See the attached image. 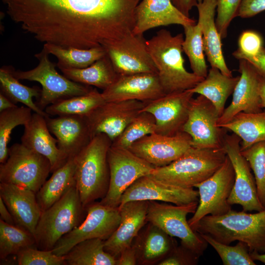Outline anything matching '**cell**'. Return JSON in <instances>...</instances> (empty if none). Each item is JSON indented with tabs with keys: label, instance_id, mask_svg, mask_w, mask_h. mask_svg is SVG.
<instances>
[{
	"label": "cell",
	"instance_id": "1",
	"mask_svg": "<svg viewBox=\"0 0 265 265\" xmlns=\"http://www.w3.org/2000/svg\"><path fill=\"white\" fill-rule=\"evenodd\" d=\"M141 0H2L10 18L44 44L104 47L132 32Z\"/></svg>",
	"mask_w": 265,
	"mask_h": 265
},
{
	"label": "cell",
	"instance_id": "2",
	"mask_svg": "<svg viewBox=\"0 0 265 265\" xmlns=\"http://www.w3.org/2000/svg\"><path fill=\"white\" fill-rule=\"evenodd\" d=\"M231 210L220 215H208L195 226L193 230L229 244L240 241L250 252L265 253V209L254 213Z\"/></svg>",
	"mask_w": 265,
	"mask_h": 265
},
{
	"label": "cell",
	"instance_id": "3",
	"mask_svg": "<svg viewBox=\"0 0 265 265\" xmlns=\"http://www.w3.org/2000/svg\"><path fill=\"white\" fill-rule=\"evenodd\" d=\"M184 39L182 33L174 36L162 29L146 40L148 51L165 94L192 89L204 79L185 68L182 55Z\"/></svg>",
	"mask_w": 265,
	"mask_h": 265
},
{
	"label": "cell",
	"instance_id": "4",
	"mask_svg": "<svg viewBox=\"0 0 265 265\" xmlns=\"http://www.w3.org/2000/svg\"><path fill=\"white\" fill-rule=\"evenodd\" d=\"M111 144L106 134H98L76 156V186L84 209L103 199L107 192L110 178L107 153Z\"/></svg>",
	"mask_w": 265,
	"mask_h": 265
},
{
	"label": "cell",
	"instance_id": "5",
	"mask_svg": "<svg viewBox=\"0 0 265 265\" xmlns=\"http://www.w3.org/2000/svg\"><path fill=\"white\" fill-rule=\"evenodd\" d=\"M226 153L223 148H189L180 158L167 165L155 167L150 175L166 183L186 188L212 176L223 163Z\"/></svg>",
	"mask_w": 265,
	"mask_h": 265
},
{
	"label": "cell",
	"instance_id": "6",
	"mask_svg": "<svg viewBox=\"0 0 265 265\" xmlns=\"http://www.w3.org/2000/svg\"><path fill=\"white\" fill-rule=\"evenodd\" d=\"M84 210L78 190L74 186L42 212L34 235L36 247L52 250L62 237L81 223Z\"/></svg>",
	"mask_w": 265,
	"mask_h": 265
},
{
	"label": "cell",
	"instance_id": "7",
	"mask_svg": "<svg viewBox=\"0 0 265 265\" xmlns=\"http://www.w3.org/2000/svg\"><path fill=\"white\" fill-rule=\"evenodd\" d=\"M44 49L34 55L39 60L38 65L32 69L15 71L14 76L19 80L38 82L42 86L40 96L35 102L42 110L53 104L76 96L85 94L93 88L91 86L75 82L59 74L55 64L48 57Z\"/></svg>",
	"mask_w": 265,
	"mask_h": 265
},
{
	"label": "cell",
	"instance_id": "8",
	"mask_svg": "<svg viewBox=\"0 0 265 265\" xmlns=\"http://www.w3.org/2000/svg\"><path fill=\"white\" fill-rule=\"evenodd\" d=\"M51 168L46 157L22 143H14L8 149L6 160L0 164V182L28 188L36 193L46 181Z\"/></svg>",
	"mask_w": 265,
	"mask_h": 265
},
{
	"label": "cell",
	"instance_id": "9",
	"mask_svg": "<svg viewBox=\"0 0 265 265\" xmlns=\"http://www.w3.org/2000/svg\"><path fill=\"white\" fill-rule=\"evenodd\" d=\"M198 205V202L176 205L149 201L147 221L170 236L179 238L181 245L200 257L208 243L190 227L186 219L188 214L195 212Z\"/></svg>",
	"mask_w": 265,
	"mask_h": 265
},
{
	"label": "cell",
	"instance_id": "10",
	"mask_svg": "<svg viewBox=\"0 0 265 265\" xmlns=\"http://www.w3.org/2000/svg\"><path fill=\"white\" fill-rule=\"evenodd\" d=\"M110 178L107 192L100 202L118 207L126 189L139 178L149 175L155 168L127 148L110 146L107 153Z\"/></svg>",
	"mask_w": 265,
	"mask_h": 265
},
{
	"label": "cell",
	"instance_id": "11",
	"mask_svg": "<svg viewBox=\"0 0 265 265\" xmlns=\"http://www.w3.org/2000/svg\"><path fill=\"white\" fill-rule=\"evenodd\" d=\"M85 208V219L62 237L52 250L55 255L64 256L75 245L86 239L99 238L105 241L118 228L121 218L118 207L94 202Z\"/></svg>",
	"mask_w": 265,
	"mask_h": 265
},
{
	"label": "cell",
	"instance_id": "12",
	"mask_svg": "<svg viewBox=\"0 0 265 265\" xmlns=\"http://www.w3.org/2000/svg\"><path fill=\"white\" fill-rule=\"evenodd\" d=\"M235 178L233 166L226 156L222 165L212 176L195 186L198 189V205L193 215L188 220L192 229L204 216L220 215L232 210L228 199Z\"/></svg>",
	"mask_w": 265,
	"mask_h": 265
},
{
	"label": "cell",
	"instance_id": "13",
	"mask_svg": "<svg viewBox=\"0 0 265 265\" xmlns=\"http://www.w3.org/2000/svg\"><path fill=\"white\" fill-rule=\"evenodd\" d=\"M240 138L236 134H226L223 148L229 158L235 171V182L228 198L231 206L239 205L245 212H261L265 209L257 194L255 177L249 163L240 151Z\"/></svg>",
	"mask_w": 265,
	"mask_h": 265
},
{
	"label": "cell",
	"instance_id": "14",
	"mask_svg": "<svg viewBox=\"0 0 265 265\" xmlns=\"http://www.w3.org/2000/svg\"><path fill=\"white\" fill-rule=\"evenodd\" d=\"M220 116L212 103L200 95L191 100L183 132L188 134L192 146L199 148H220L226 130L217 126Z\"/></svg>",
	"mask_w": 265,
	"mask_h": 265
},
{
	"label": "cell",
	"instance_id": "15",
	"mask_svg": "<svg viewBox=\"0 0 265 265\" xmlns=\"http://www.w3.org/2000/svg\"><path fill=\"white\" fill-rule=\"evenodd\" d=\"M119 76L157 73L143 34L132 32L103 47Z\"/></svg>",
	"mask_w": 265,
	"mask_h": 265
},
{
	"label": "cell",
	"instance_id": "16",
	"mask_svg": "<svg viewBox=\"0 0 265 265\" xmlns=\"http://www.w3.org/2000/svg\"><path fill=\"white\" fill-rule=\"evenodd\" d=\"M194 93L189 90L165 94L144 103L141 111L151 113L156 122V133L167 136L183 132Z\"/></svg>",
	"mask_w": 265,
	"mask_h": 265
},
{
	"label": "cell",
	"instance_id": "17",
	"mask_svg": "<svg viewBox=\"0 0 265 265\" xmlns=\"http://www.w3.org/2000/svg\"><path fill=\"white\" fill-rule=\"evenodd\" d=\"M191 146V138L184 132L172 136L154 132L136 141L129 149L155 167H160L180 158Z\"/></svg>",
	"mask_w": 265,
	"mask_h": 265
},
{
	"label": "cell",
	"instance_id": "18",
	"mask_svg": "<svg viewBox=\"0 0 265 265\" xmlns=\"http://www.w3.org/2000/svg\"><path fill=\"white\" fill-rule=\"evenodd\" d=\"M144 106L137 100L106 102L85 116L92 137L104 133L112 142Z\"/></svg>",
	"mask_w": 265,
	"mask_h": 265
},
{
	"label": "cell",
	"instance_id": "19",
	"mask_svg": "<svg viewBox=\"0 0 265 265\" xmlns=\"http://www.w3.org/2000/svg\"><path fill=\"white\" fill-rule=\"evenodd\" d=\"M132 201H160L182 205L198 202L199 193L193 187L172 185L149 174L139 178L126 189L119 206Z\"/></svg>",
	"mask_w": 265,
	"mask_h": 265
},
{
	"label": "cell",
	"instance_id": "20",
	"mask_svg": "<svg viewBox=\"0 0 265 265\" xmlns=\"http://www.w3.org/2000/svg\"><path fill=\"white\" fill-rule=\"evenodd\" d=\"M239 79L233 93L230 105L219 117L217 126L230 122L238 113H257L263 110L259 92L260 73L247 60L239 59Z\"/></svg>",
	"mask_w": 265,
	"mask_h": 265
},
{
	"label": "cell",
	"instance_id": "21",
	"mask_svg": "<svg viewBox=\"0 0 265 265\" xmlns=\"http://www.w3.org/2000/svg\"><path fill=\"white\" fill-rule=\"evenodd\" d=\"M102 94L106 102L137 100L144 103L165 94L157 73L119 75Z\"/></svg>",
	"mask_w": 265,
	"mask_h": 265
},
{
	"label": "cell",
	"instance_id": "22",
	"mask_svg": "<svg viewBox=\"0 0 265 265\" xmlns=\"http://www.w3.org/2000/svg\"><path fill=\"white\" fill-rule=\"evenodd\" d=\"M149 201H132L118 207L120 224L111 236L104 242L106 251L116 259L121 252L132 244L142 228L147 222Z\"/></svg>",
	"mask_w": 265,
	"mask_h": 265
},
{
	"label": "cell",
	"instance_id": "23",
	"mask_svg": "<svg viewBox=\"0 0 265 265\" xmlns=\"http://www.w3.org/2000/svg\"><path fill=\"white\" fill-rule=\"evenodd\" d=\"M46 120L50 132L58 140L59 149L68 159L76 156L92 138L85 116H48Z\"/></svg>",
	"mask_w": 265,
	"mask_h": 265
},
{
	"label": "cell",
	"instance_id": "24",
	"mask_svg": "<svg viewBox=\"0 0 265 265\" xmlns=\"http://www.w3.org/2000/svg\"><path fill=\"white\" fill-rule=\"evenodd\" d=\"M135 23L132 32L143 34L155 27L170 25L183 26L196 24V21L179 11L171 0H141L135 10Z\"/></svg>",
	"mask_w": 265,
	"mask_h": 265
},
{
	"label": "cell",
	"instance_id": "25",
	"mask_svg": "<svg viewBox=\"0 0 265 265\" xmlns=\"http://www.w3.org/2000/svg\"><path fill=\"white\" fill-rule=\"evenodd\" d=\"M0 197L12 214L16 225L34 235L42 213L36 193L19 186L0 183Z\"/></svg>",
	"mask_w": 265,
	"mask_h": 265
},
{
	"label": "cell",
	"instance_id": "26",
	"mask_svg": "<svg viewBox=\"0 0 265 265\" xmlns=\"http://www.w3.org/2000/svg\"><path fill=\"white\" fill-rule=\"evenodd\" d=\"M197 23L202 32L204 52L211 67L218 69L223 74L232 77L223 55L221 38L215 24L217 0H197Z\"/></svg>",
	"mask_w": 265,
	"mask_h": 265
},
{
	"label": "cell",
	"instance_id": "27",
	"mask_svg": "<svg viewBox=\"0 0 265 265\" xmlns=\"http://www.w3.org/2000/svg\"><path fill=\"white\" fill-rule=\"evenodd\" d=\"M21 143L45 157L50 161L51 172L63 165L68 158L57 146L58 140L53 137L47 126L46 117L34 112L24 126Z\"/></svg>",
	"mask_w": 265,
	"mask_h": 265
},
{
	"label": "cell",
	"instance_id": "28",
	"mask_svg": "<svg viewBox=\"0 0 265 265\" xmlns=\"http://www.w3.org/2000/svg\"><path fill=\"white\" fill-rule=\"evenodd\" d=\"M133 241L137 264L143 265H158L177 246L173 237L150 222Z\"/></svg>",
	"mask_w": 265,
	"mask_h": 265
},
{
	"label": "cell",
	"instance_id": "29",
	"mask_svg": "<svg viewBox=\"0 0 265 265\" xmlns=\"http://www.w3.org/2000/svg\"><path fill=\"white\" fill-rule=\"evenodd\" d=\"M76 156L70 157L61 167L53 172L36 193L42 212L59 200L71 187L76 186Z\"/></svg>",
	"mask_w": 265,
	"mask_h": 265
},
{
	"label": "cell",
	"instance_id": "30",
	"mask_svg": "<svg viewBox=\"0 0 265 265\" xmlns=\"http://www.w3.org/2000/svg\"><path fill=\"white\" fill-rule=\"evenodd\" d=\"M239 76H227L217 68L209 69L207 76L194 87L189 89L210 100L220 116L225 109L227 99L233 93Z\"/></svg>",
	"mask_w": 265,
	"mask_h": 265
},
{
	"label": "cell",
	"instance_id": "31",
	"mask_svg": "<svg viewBox=\"0 0 265 265\" xmlns=\"http://www.w3.org/2000/svg\"><path fill=\"white\" fill-rule=\"evenodd\" d=\"M60 70L64 76L75 82L94 86L103 91L110 86L119 76L106 54L86 68Z\"/></svg>",
	"mask_w": 265,
	"mask_h": 265
},
{
	"label": "cell",
	"instance_id": "32",
	"mask_svg": "<svg viewBox=\"0 0 265 265\" xmlns=\"http://www.w3.org/2000/svg\"><path fill=\"white\" fill-rule=\"evenodd\" d=\"M220 127L232 131L240 138V151H243L255 143L265 141V110L257 113L240 112Z\"/></svg>",
	"mask_w": 265,
	"mask_h": 265
},
{
	"label": "cell",
	"instance_id": "33",
	"mask_svg": "<svg viewBox=\"0 0 265 265\" xmlns=\"http://www.w3.org/2000/svg\"><path fill=\"white\" fill-rule=\"evenodd\" d=\"M105 240L93 238L75 245L64 255L68 265H116V258L105 251Z\"/></svg>",
	"mask_w": 265,
	"mask_h": 265
},
{
	"label": "cell",
	"instance_id": "34",
	"mask_svg": "<svg viewBox=\"0 0 265 265\" xmlns=\"http://www.w3.org/2000/svg\"><path fill=\"white\" fill-rule=\"evenodd\" d=\"M0 92L16 105L21 103L30 108L34 112L45 117L50 116L45 110L41 109L33 101L38 100L41 89L38 87H28L21 83L13 74V68L3 66L0 69Z\"/></svg>",
	"mask_w": 265,
	"mask_h": 265
},
{
	"label": "cell",
	"instance_id": "35",
	"mask_svg": "<svg viewBox=\"0 0 265 265\" xmlns=\"http://www.w3.org/2000/svg\"><path fill=\"white\" fill-rule=\"evenodd\" d=\"M105 102L102 93L93 88L85 94L74 96L49 105L45 111L49 116H86Z\"/></svg>",
	"mask_w": 265,
	"mask_h": 265
},
{
	"label": "cell",
	"instance_id": "36",
	"mask_svg": "<svg viewBox=\"0 0 265 265\" xmlns=\"http://www.w3.org/2000/svg\"><path fill=\"white\" fill-rule=\"evenodd\" d=\"M43 49L49 54L53 55L57 58L58 62L56 65L59 69L86 68L106 54L103 47L80 49L74 48H65L53 45L44 44Z\"/></svg>",
	"mask_w": 265,
	"mask_h": 265
},
{
	"label": "cell",
	"instance_id": "37",
	"mask_svg": "<svg viewBox=\"0 0 265 265\" xmlns=\"http://www.w3.org/2000/svg\"><path fill=\"white\" fill-rule=\"evenodd\" d=\"M36 247L34 235L16 225L7 223L0 219V258L4 260L16 255L22 250Z\"/></svg>",
	"mask_w": 265,
	"mask_h": 265
},
{
	"label": "cell",
	"instance_id": "38",
	"mask_svg": "<svg viewBox=\"0 0 265 265\" xmlns=\"http://www.w3.org/2000/svg\"><path fill=\"white\" fill-rule=\"evenodd\" d=\"M183 27L185 37L182 44L183 51L188 58L192 73L199 77L205 78L208 72L205 58L201 29L197 23Z\"/></svg>",
	"mask_w": 265,
	"mask_h": 265
},
{
	"label": "cell",
	"instance_id": "39",
	"mask_svg": "<svg viewBox=\"0 0 265 265\" xmlns=\"http://www.w3.org/2000/svg\"><path fill=\"white\" fill-rule=\"evenodd\" d=\"M32 110L24 106H16L0 112V163L8 157L7 145L12 130L17 126H25L30 121Z\"/></svg>",
	"mask_w": 265,
	"mask_h": 265
},
{
	"label": "cell",
	"instance_id": "40",
	"mask_svg": "<svg viewBox=\"0 0 265 265\" xmlns=\"http://www.w3.org/2000/svg\"><path fill=\"white\" fill-rule=\"evenodd\" d=\"M156 122L154 116L147 111H141L112 142L115 147L129 149L136 141L154 133Z\"/></svg>",
	"mask_w": 265,
	"mask_h": 265
},
{
	"label": "cell",
	"instance_id": "41",
	"mask_svg": "<svg viewBox=\"0 0 265 265\" xmlns=\"http://www.w3.org/2000/svg\"><path fill=\"white\" fill-rule=\"evenodd\" d=\"M200 235L216 251L224 265H255L249 248L243 242L239 241L234 246L222 243L207 235Z\"/></svg>",
	"mask_w": 265,
	"mask_h": 265
},
{
	"label": "cell",
	"instance_id": "42",
	"mask_svg": "<svg viewBox=\"0 0 265 265\" xmlns=\"http://www.w3.org/2000/svg\"><path fill=\"white\" fill-rule=\"evenodd\" d=\"M241 153L253 171L258 196L265 207V141L255 143Z\"/></svg>",
	"mask_w": 265,
	"mask_h": 265
},
{
	"label": "cell",
	"instance_id": "43",
	"mask_svg": "<svg viewBox=\"0 0 265 265\" xmlns=\"http://www.w3.org/2000/svg\"><path fill=\"white\" fill-rule=\"evenodd\" d=\"M36 247H28L17 254L19 265H66L64 256H58L52 250H43Z\"/></svg>",
	"mask_w": 265,
	"mask_h": 265
},
{
	"label": "cell",
	"instance_id": "44",
	"mask_svg": "<svg viewBox=\"0 0 265 265\" xmlns=\"http://www.w3.org/2000/svg\"><path fill=\"white\" fill-rule=\"evenodd\" d=\"M242 0H217V16L215 24L221 39L227 36L228 27L238 17Z\"/></svg>",
	"mask_w": 265,
	"mask_h": 265
},
{
	"label": "cell",
	"instance_id": "45",
	"mask_svg": "<svg viewBox=\"0 0 265 265\" xmlns=\"http://www.w3.org/2000/svg\"><path fill=\"white\" fill-rule=\"evenodd\" d=\"M263 39L260 33L252 30L243 31L239 36L238 48L232 53L238 59L256 55L263 47Z\"/></svg>",
	"mask_w": 265,
	"mask_h": 265
},
{
	"label": "cell",
	"instance_id": "46",
	"mask_svg": "<svg viewBox=\"0 0 265 265\" xmlns=\"http://www.w3.org/2000/svg\"><path fill=\"white\" fill-rule=\"evenodd\" d=\"M199 257L190 250L181 244L175 247L159 265H194L199 261Z\"/></svg>",
	"mask_w": 265,
	"mask_h": 265
},
{
	"label": "cell",
	"instance_id": "47",
	"mask_svg": "<svg viewBox=\"0 0 265 265\" xmlns=\"http://www.w3.org/2000/svg\"><path fill=\"white\" fill-rule=\"evenodd\" d=\"M265 11V0H242L238 17L248 18Z\"/></svg>",
	"mask_w": 265,
	"mask_h": 265
},
{
	"label": "cell",
	"instance_id": "48",
	"mask_svg": "<svg viewBox=\"0 0 265 265\" xmlns=\"http://www.w3.org/2000/svg\"><path fill=\"white\" fill-rule=\"evenodd\" d=\"M137 264L136 251L133 244L123 250L116 259V265H135Z\"/></svg>",
	"mask_w": 265,
	"mask_h": 265
},
{
	"label": "cell",
	"instance_id": "49",
	"mask_svg": "<svg viewBox=\"0 0 265 265\" xmlns=\"http://www.w3.org/2000/svg\"><path fill=\"white\" fill-rule=\"evenodd\" d=\"M243 59L249 62L262 75L265 77V48L263 47L255 56L245 57Z\"/></svg>",
	"mask_w": 265,
	"mask_h": 265
},
{
	"label": "cell",
	"instance_id": "50",
	"mask_svg": "<svg viewBox=\"0 0 265 265\" xmlns=\"http://www.w3.org/2000/svg\"><path fill=\"white\" fill-rule=\"evenodd\" d=\"M171 1L179 11L188 17L190 11L197 3V0H171Z\"/></svg>",
	"mask_w": 265,
	"mask_h": 265
},
{
	"label": "cell",
	"instance_id": "51",
	"mask_svg": "<svg viewBox=\"0 0 265 265\" xmlns=\"http://www.w3.org/2000/svg\"><path fill=\"white\" fill-rule=\"evenodd\" d=\"M0 219L10 224L16 225L14 218L0 197Z\"/></svg>",
	"mask_w": 265,
	"mask_h": 265
},
{
	"label": "cell",
	"instance_id": "52",
	"mask_svg": "<svg viewBox=\"0 0 265 265\" xmlns=\"http://www.w3.org/2000/svg\"><path fill=\"white\" fill-rule=\"evenodd\" d=\"M259 92L261 99V106L265 108V77L260 74L259 77Z\"/></svg>",
	"mask_w": 265,
	"mask_h": 265
},
{
	"label": "cell",
	"instance_id": "53",
	"mask_svg": "<svg viewBox=\"0 0 265 265\" xmlns=\"http://www.w3.org/2000/svg\"><path fill=\"white\" fill-rule=\"evenodd\" d=\"M17 106L3 94L0 93V112Z\"/></svg>",
	"mask_w": 265,
	"mask_h": 265
},
{
	"label": "cell",
	"instance_id": "54",
	"mask_svg": "<svg viewBox=\"0 0 265 265\" xmlns=\"http://www.w3.org/2000/svg\"><path fill=\"white\" fill-rule=\"evenodd\" d=\"M252 259L255 261H260L265 264V253H260L256 251L250 252Z\"/></svg>",
	"mask_w": 265,
	"mask_h": 265
}]
</instances>
